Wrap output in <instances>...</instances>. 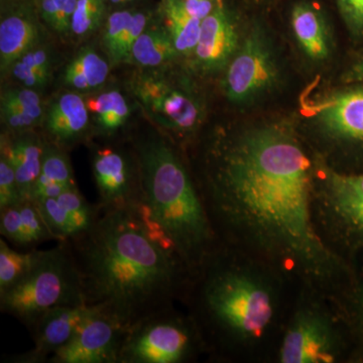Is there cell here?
I'll use <instances>...</instances> for the list:
<instances>
[{"instance_id": "obj_2", "label": "cell", "mask_w": 363, "mask_h": 363, "mask_svg": "<svg viewBox=\"0 0 363 363\" xmlns=\"http://www.w3.org/2000/svg\"><path fill=\"white\" fill-rule=\"evenodd\" d=\"M66 242L86 305L128 329L173 308L192 278L183 260L150 240L125 210L104 212L89 231Z\"/></svg>"}, {"instance_id": "obj_6", "label": "cell", "mask_w": 363, "mask_h": 363, "mask_svg": "<svg viewBox=\"0 0 363 363\" xmlns=\"http://www.w3.org/2000/svg\"><path fill=\"white\" fill-rule=\"evenodd\" d=\"M204 346L193 318L177 314L173 307L128 329L119 363H183Z\"/></svg>"}, {"instance_id": "obj_32", "label": "cell", "mask_w": 363, "mask_h": 363, "mask_svg": "<svg viewBox=\"0 0 363 363\" xmlns=\"http://www.w3.org/2000/svg\"><path fill=\"white\" fill-rule=\"evenodd\" d=\"M344 23L351 35H363V0H336Z\"/></svg>"}, {"instance_id": "obj_36", "label": "cell", "mask_w": 363, "mask_h": 363, "mask_svg": "<svg viewBox=\"0 0 363 363\" xmlns=\"http://www.w3.org/2000/svg\"><path fill=\"white\" fill-rule=\"evenodd\" d=\"M18 61L35 70L51 74V61L45 48L35 47L23 54Z\"/></svg>"}, {"instance_id": "obj_21", "label": "cell", "mask_w": 363, "mask_h": 363, "mask_svg": "<svg viewBox=\"0 0 363 363\" xmlns=\"http://www.w3.org/2000/svg\"><path fill=\"white\" fill-rule=\"evenodd\" d=\"M40 33L37 23L25 13L6 16L0 23V67L11 69L26 52L37 47Z\"/></svg>"}, {"instance_id": "obj_10", "label": "cell", "mask_w": 363, "mask_h": 363, "mask_svg": "<svg viewBox=\"0 0 363 363\" xmlns=\"http://www.w3.org/2000/svg\"><path fill=\"white\" fill-rule=\"evenodd\" d=\"M128 330L96 310L48 363H119Z\"/></svg>"}, {"instance_id": "obj_7", "label": "cell", "mask_w": 363, "mask_h": 363, "mask_svg": "<svg viewBox=\"0 0 363 363\" xmlns=\"http://www.w3.org/2000/svg\"><path fill=\"white\" fill-rule=\"evenodd\" d=\"M131 90L152 121L172 135L192 133L200 123L199 104L190 93L169 82L157 72L138 74Z\"/></svg>"}, {"instance_id": "obj_23", "label": "cell", "mask_w": 363, "mask_h": 363, "mask_svg": "<svg viewBox=\"0 0 363 363\" xmlns=\"http://www.w3.org/2000/svg\"><path fill=\"white\" fill-rule=\"evenodd\" d=\"M108 75V63L92 48L85 47L66 66L63 82L75 90H92L104 85Z\"/></svg>"}, {"instance_id": "obj_13", "label": "cell", "mask_w": 363, "mask_h": 363, "mask_svg": "<svg viewBox=\"0 0 363 363\" xmlns=\"http://www.w3.org/2000/svg\"><path fill=\"white\" fill-rule=\"evenodd\" d=\"M37 203L52 238L57 241L79 238L89 231L102 215L98 203L88 202L78 187Z\"/></svg>"}, {"instance_id": "obj_25", "label": "cell", "mask_w": 363, "mask_h": 363, "mask_svg": "<svg viewBox=\"0 0 363 363\" xmlns=\"http://www.w3.org/2000/svg\"><path fill=\"white\" fill-rule=\"evenodd\" d=\"M178 55L166 28H147L133 44L130 62L143 68H157Z\"/></svg>"}, {"instance_id": "obj_17", "label": "cell", "mask_w": 363, "mask_h": 363, "mask_svg": "<svg viewBox=\"0 0 363 363\" xmlns=\"http://www.w3.org/2000/svg\"><path fill=\"white\" fill-rule=\"evenodd\" d=\"M323 188L332 213L348 230L363 238V174L343 175L328 169Z\"/></svg>"}, {"instance_id": "obj_31", "label": "cell", "mask_w": 363, "mask_h": 363, "mask_svg": "<svg viewBox=\"0 0 363 363\" xmlns=\"http://www.w3.org/2000/svg\"><path fill=\"white\" fill-rule=\"evenodd\" d=\"M21 201L18 181L11 162L0 155V210Z\"/></svg>"}, {"instance_id": "obj_14", "label": "cell", "mask_w": 363, "mask_h": 363, "mask_svg": "<svg viewBox=\"0 0 363 363\" xmlns=\"http://www.w3.org/2000/svg\"><path fill=\"white\" fill-rule=\"evenodd\" d=\"M315 114L329 135L363 142V87L333 93L315 107Z\"/></svg>"}, {"instance_id": "obj_11", "label": "cell", "mask_w": 363, "mask_h": 363, "mask_svg": "<svg viewBox=\"0 0 363 363\" xmlns=\"http://www.w3.org/2000/svg\"><path fill=\"white\" fill-rule=\"evenodd\" d=\"M89 305L62 306L45 313L30 329L33 340L32 350L7 355L9 363H48L52 355L70 341L80 325L96 312Z\"/></svg>"}, {"instance_id": "obj_18", "label": "cell", "mask_w": 363, "mask_h": 363, "mask_svg": "<svg viewBox=\"0 0 363 363\" xmlns=\"http://www.w3.org/2000/svg\"><path fill=\"white\" fill-rule=\"evenodd\" d=\"M47 142L35 135H1L0 155L11 162L21 200H32Z\"/></svg>"}, {"instance_id": "obj_35", "label": "cell", "mask_w": 363, "mask_h": 363, "mask_svg": "<svg viewBox=\"0 0 363 363\" xmlns=\"http://www.w3.org/2000/svg\"><path fill=\"white\" fill-rule=\"evenodd\" d=\"M182 6L193 18L203 21L221 7L220 0H180Z\"/></svg>"}, {"instance_id": "obj_3", "label": "cell", "mask_w": 363, "mask_h": 363, "mask_svg": "<svg viewBox=\"0 0 363 363\" xmlns=\"http://www.w3.org/2000/svg\"><path fill=\"white\" fill-rule=\"evenodd\" d=\"M143 201L191 274L220 247L199 188L174 145L159 135L136 138Z\"/></svg>"}, {"instance_id": "obj_41", "label": "cell", "mask_w": 363, "mask_h": 363, "mask_svg": "<svg viewBox=\"0 0 363 363\" xmlns=\"http://www.w3.org/2000/svg\"><path fill=\"white\" fill-rule=\"evenodd\" d=\"M125 1H133V0H125Z\"/></svg>"}, {"instance_id": "obj_4", "label": "cell", "mask_w": 363, "mask_h": 363, "mask_svg": "<svg viewBox=\"0 0 363 363\" xmlns=\"http://www.w3.org/2000/svg\"><path fill=\"white\" fill-rule=\"evenodd\" d=\"M216 248L193 274L184 297L190 298L202 338L215 346L233 339L255 337L271 323L274 306L269 292L229 264Z\"/></svg>"}, {"instance_id": "obj_8", "label": "cell", "mask_w": 363, "mask_h": 363, "mask_svg": "<svg viewBox=\"0 0 363 363\" xmlns=\"http://www.w3.org/2000/svg\"><path fill=\"white\" fill-rule=\"evenodd\" d=\"M278 66L264 33L253 30L227 66L224 90L229 101L247 104L272 87Z\"/></svg>"}, {"instance_id": "obj_27", "label": "cell", "mask_w": 363, "mask_h": 363, "mask_svg": "<svg viewBox=\"0 0 363 363\" xmlns=\"http://www.w3.org/2000/svg\"><path fill=\"white\" fill-rule=\"evenodd\" d=\"M43 250H21L0 240V294L20 283L37 264Z\"/></svg>"}, {"instance_id": "obj_39", "label": "cell", "mask_w": 363, "mask_h": 363, "mask_svg": "<svg viewBox=\"0 0 363 363\" xmlns=\"http://www.w3.org/2000/svg\"><path fill=\"white\" fill-rule=\"evenodd\" d=\"M359 305H360V311H362V321H363V295L362 296V298H360Z\"/></svg>"}, {"instance_id": "obj_19", "label": "cell", "mask_w": 363, "mask_h": 363, "mask_svg": "<svg viewBox=\"0 0 363 363\" xmlns=\"http://www.w3.org/2000/svg\"><path fill=\"white\" fill-rule=\"evenodd\" d=\"M89 109L82 96L76 93L61 95L51 105L45 125L52 143L65 147L78 142L87 130Z\"/></svg>"}, {"instance_id": "obj_15", "label": "cell", "mask_w": 363, "mask_h": 363, "mask_svg": "<svg viewBox=\"0 0 363 363\" xmlns=\"http://www.w3.org/2000/svg\"><path fill=\"white\" fill-rule=\"evenodd\" d=\"M238 49V33L223 7L202 21L194 56L205 72H215L228 66Z\"/></svg>"}, {"instance_id": "obj_28", "label": "cell", "mask_w": 363, "mask_h": 363, "mask_svg": "<svg viewBox=\"0 0 363 363\" xmlns=\"http://www.w3.org/2000/svg\"><path fill=\"white\" fill-rule=\"evenodd\" d=\"M133 13L128 11H116L107 18L102 43L109 59L114 64L121 63V50L124 38L130 25Z\"/></svg>"}, {"instance_id": "obj_20", "label": "cell", "mask_w": 363, "mask_h": 363, "mask_svg": "<svg viewBox=\"0 0 363 363\" xmlns=\"http://www.w3.org/2000/svg\"><path fill=\"white\" fill-rule=\"evenodd\" d=\"M294 35L309 58L322 61L330 52V40L321 13L307 2L296 4L291 16Z\"/></svg>"}, {"instance_id": "obj_30", "label": "cell", "mask_w": 363, "mask_h": 363, "mask_svg": "<svg viewBox=\"0 0 363 363\" xmlns=\"http://www.w3.org/2000/svg\"><path fill=\"white\" fill-rule=\"evenodd\" d=\"M1 105L14 107L21 111L30 114L40 121L43 116L42 101L40 95L32 88L11 89L1 96Z\"/></svg>"}, {"instance_id": "obj_38", "label": "cell", "mask_w": 363, "mask_h": 363, "mask_svg": "<svg viewBox=\"0 0 363 363\" xmlns=\"http://www.w3.org/2000/svg\"><path fill=\"white\" fill-rule=\"evenodd\" d=\"M345 80L347 82H363V58L346 73Z\"/></svg>"}, {"instance_id": "obj_1", "label": "cell", "mask_w": 363, "mask_h": 363, "mask_svg": "<svg viewBox=\"0 0 363 363\" xmlns=\"http://www.w3.org/2000/svg\"><path fill=\"white\" fill-rule=\"evenodd\" d=\"M199 188L219 245L247 236L309 276L335 266L311 216L312 168L286 128L262 126L208 155Z\"/></svg>"}, {"instance_id": "obj_40", "label": "cell", "mask_w": 363, "mask_h": 363, "mask_svg": "<svg viewBox=\"0 0 363 363\" xmlns=\"http://www.w3.org/2000/svg\"><path fill=\"white\" fill-rule=\"evenodd\" d=\"M111 1L112 2V4H123V2H125V0H111Z\"/></svg>"}, {"instance_id": "obj_12", "label": "cell", "mask_w": 363, "mask_h": 363, "mask_svg": "<svg viewBox=\"0 0 363 363\" xmlns=\"http://www.w3.org/2000/svg\"><path fill=\"white\" fill-rule=\"evenodd\" d=\"M335 342L330 325L316 312L297 315L281 347L284 363H323L334 359Z\"/></svg>"}, {"instance_id": "obj_34", "label": "cell", "mask_w": 363, "mask_h": 363, "mask_svg": "<svg viewBox=\"0 0 363 363\" xmlns=\"http://www.w3.org/2000/svg\"><path fill=\"white\" fill-rule=\"evenodd\" d=\"M147 28V18L142 13H133L121 50V63H130L133 44Z\"/></svg>"}, {"instance_id": "obj_5", "label": "cell", "mask_w": 363, "mask_h": 363, "mask_svg": "<svg viewBox=\"0 0 363 363\" xmlns=\"http://www.w3.org/2000/svg\"><path fill=\"white\" fill-rule=\"evenodd\" d=\"M83 304L80 274L66 241L43 250L25 278L0 294V311L16 318L28 330L54 308Z\"/></svg>"}, {"instance_id": "obj_26", "label": "cell", "mask_w": 363, "mask_h": 363, "mask_svg": "<svg viewBox=\"0 0 363 363\" xmlns=\"http://www.w3.org/2000/svg\"><path fill=\"white\" fill-rule=\"evenodd\" d=\"M86 104L89 111L94 114L100 130L107 136L116 135L130 117V105L123 95L116 90L90 98Z\"/></svg>"}, {"instance_id": "obj_16", "label": "cell", "mask_w": 363, "mask_h": 363, "mask_svg": "<svg viewBox=\"0 0 363 363\" xmlns=\"http://www.w3.org/2000/svg\"><path fill=\"white\" fill-rule=\"evenodd\" d=\"M0 233L9 245L21 250H35L54 240L39 205L33 200H21L0 210Z\"/></svg>"}, {"instance_id": "obj_37", "label": "cell", "mask_w": 363, "mask_h": 363, "mask_svg": "<svg viewBox=\"0 0 363 363\" xmlns=\"http://www.w3.org/2000/svg\"><path fill=\"white\" fill-rule=\"evenodd\" d=\"M40 11L45 23L55 30L57 25V9L54 0H40Z\"/></svg>"}, {"instance_id": "obj_22", "label": "cell", "mask_w": 363, "mask_h": 363, "mask_svg": "<svg viewBox=\"0 0 363 363\" xmlns=\"http://www.w3.org/2000/svg\"><path fill=\"white\" fill-rule=\"evenodd\" d=\"M77 187L74 179L70 160L63 147L47 142L42 169L35 183L32 200L42 201L57 197L69 189Z\"/></svg>"}, {"instance_id": "obj_33", "label": "cell", "mask_w": 363, "mask_h": 363, "mask_svg": "<svg viewBox=\"0 0 363 363\" xmlns=\"http://www.w3.org/2000/svg\"><path fill=\"white\" fill-rule=\"evenodd\" d=\"M13 77L21 82L26 88L32 89H39L45 87V85L49 82L51 74L45 73V72L38 71L35 69L16 61L11 67Z\"/></svg>"}, {"instance_id": "obj_9", "label": "cell", "mask_w": 363, "mask_h": 363, "mask_svg": "<svg viewBox=\"0 0 363 363\" xmlns=\"http://www.w3.org/2000/svg\"><path fill=\"white\" fill-rule=\"evenodd\" d=\"M92 171L99 201L104 212L130 211L143 199L142 181L138 157L106 145L94 150Z\"/></svg>"}, {"instance_id": "obj_29", "label": "cell", "mask_w": 363, "mask_h": 363, "mask_svg": "<svg viewBox=\"0 0 363 363\" xmlns=\"http://www.w3.org/2000/svg\"><path fill=\"white\" fill-rule=\"evenodd\" d=\"M104 13V0H78L72 18V33L78 37H85L95 32L101 25Z\"/></svg>"}, {"instance_id": "obj_24", "label": "cell", "mask_w": 363, "mask_h": 363, "mask_svg": "<svg viewBox=\"0 0 363 363\" xmlns=\"http://www.w3.org/2000/svg\"><path fill=\"white\" fill-rule=\"evenodd\" d=\"M162 13L167 32L179 55L190 56L194 54L201 32L202 21L190 16L180 0H164Z\"/></svg>"}]
</instances>
